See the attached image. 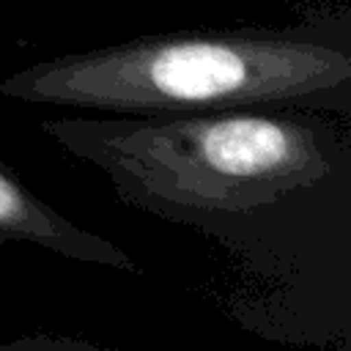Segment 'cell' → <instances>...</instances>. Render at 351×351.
Here are the masks:
<instances>
[{"instance_id":"3957f363","label":"cell","mask_w":351,"mask_h":351,"mask_svg":"<svg viewBox=\"0 0 351 351\" xmlns=\"http://www.w3.org/2000/svg\"><path fill=\"white\" fill-rule=\"evenodd\" d=\"M8 241H27L77 263H96L126 274H140L137 263L118 244L80 228L66 214L52 208L0 159V247Z\"/></svg>"},{"instance_id":"7a4b0ae2","label":"cell","mask_w":351,"mask_h":351,"mask_svg":"<svg viewBox=\"0 0 351 351\" xmlns=\"http://www.w3.org/2000/svg\"><path fill=\"white\" fill-rule=\"evenodd\" d=\"M0 93L101 115L307 107L351 118V16L148 33L30 63Z\"/></svg>"},{"instance_id":"6da1fadb","label":"cell","mask_w":351,"mask_h":351,"mask_svg":"<svg viewBox=\"0 0 351 351\" xmlns=\"http://www.w3.org/2000/svg\"><path fill=\"white\" fill-rule=\"evenodd\" d=\"M351 118L307 107L66 115L41 129L121 203L186 225L230 261L222 310L288 346L351 335Z\"/></svg>"},{"instance_id":"277c9868","label":"cell","mask_w":351,"mask_h":351,"mask_svg":"<svg viewBox=\"0 0 351 351\" xmlns=\"http://www.w3.org/2000/svg\"><path fill=\"white\" fill-rule=\"evenodd\" d=\"M0 351H112L104 346H93L77 337H52V335H27L11 343H3Z\"/></svg>"}]
</instances>
